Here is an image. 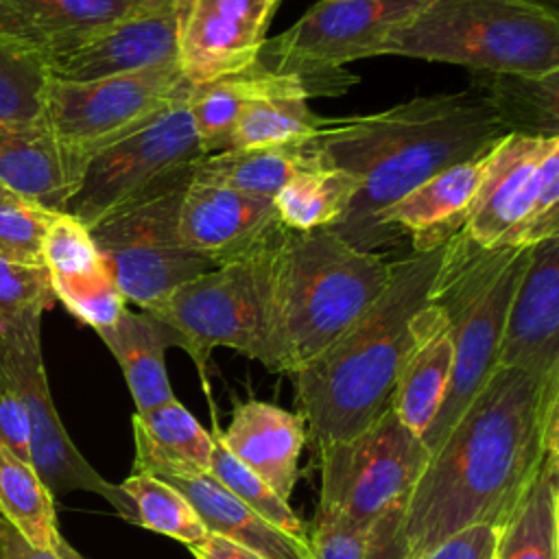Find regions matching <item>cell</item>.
<instances>
[{
  "mask_svg": "<svg viewBox=\"0 0 559 559\" xmlns=\"http://www.w3.org/2000/svg\"><path fill=\"white\" fill-rule=\"evenodd\" d=\"M559 373L498 367L459 415L404 504L408 559L454 533L502 528L548 454L559 452Z\"/></svg>",
  "mask_w": 559,
  "mask_h": 559,
  "instance_id": "6da1fadb",
  "label": "cell"
},
{
  "mask_svg": "<svg viewBox=\"0 0 559 559\" xmlns=\"http://www.w3.org/2000/svg\"><path fill=\"white\" fill-rule=\"evenodd\" d=\"M507 131L474 90L415 96L378 114L334 120L314 140L321 166L343 168L360 190L332 229L360 251L389 247L380 216L448 166L485 155Z\"/></svg>",
  "mask_w": 559,
  "mask_h": 559,
  "instance_id": "7a4b0ae2",
  "label": "cell"
},
{
  "mask_svg": "<svg viewBox=\"0 0 559 559\" xmlns=\"http://www.w3.org/2000/svg\"><path fill=\"white\" fill-rule=\"evenodd\" d=\"M441 253L443 247H437L393 260L380 297L293 373L295 400L317 448L358 435L389 408L413 341V321L430 301Z\"/></svg>",
  "mask_w": 559,
  "mask_h": 559,
  "instance_id": "3957f363",
  "label": "cell"
},
{
  "mask_svg": "<svg viewBox=\"0 0 559 559\" xmlns=\"http://www.w3.org/2000/svg\"><path fill=\"white\" fill-rule=\"evenodd\" d=\"M391 262L321 227H284L273 253L269 371L295 373L386 288Z\"/></svg>",
  "mask_w": 559,
  "mask_h": 559,
  "instance_id": "277c9868",
  "label": "cell"
},
{
  "mask_svg": "<svg viewBox=\"0 0 559 559\" xmlns=\"http://www.w3.org/2000/svg\"><path fill=\"white\" fill-rule=\"evenodd\" d=\"M528 249L480 247L463 231L443 245L430 301L450 321L454 360L443 404L421 435L428 452L443 441L459 415L498 369L509 301L526 266Z\"/></svg>",
  "mask_w": 559,
  "mask_h": 559,
  "instance_id": "5b68a950",
  "label": "cell"
},
{
  "mask_svg": "<svg viewBox=\"0 0 559 559\" xmlns=\"http://www.w3.org/2000/svg\"><path fill=\"white\" fill-rule=\"evenodd\" d=\"M465 66L472 72L546 74L559 70L555 0H428L386 37L380 57Z\"/></svg>",
  "mask_w": 559,
  "mask_h": 559,
  "instance_id": "8992f818",
  "label": "cell"
},
{
  "mask_svg": "<svg viewBox=\"0 0 559 559\" xmlns=\"http://www.w3.org/2000/svg\"><path fill=\"white\" fill-rule=\"evenodd\" d=\"M282 229L258 251L214 266L146 308L175 332L179 347L194 360L207 397V362L216 347L236 349L269 367L271 273Z\"/></svg>",
  "mask_w": 559,
  "mask_h": 559,
  "instance_id": "52a82bcc",
  "label": "cell"
},
{
  "mask_svg": "<svg viewBox=\"0 0 559 559\" xmlns=\"http://www.w3.org/2000/svg\"><path fill=\"white\" fill-rule=\"evenodd\" d=\"M190 179L192 164L181 166L90 227L120 295L140 310L214 269L179 238V207Z\"/></svg>",
  "mask_w": 559,
  "mask_h": 559,
  "instance_id": "ba28073f",
  "label": "cell"
},
{
  "mask_svg": "<svg viewBox=\"0 0 559 559\" xmlns=\"http://www.w3.org/2000/svg\"><path fill=\"white\" fill-rule=\"evenodd\" d=\"M428 0H317L293 26L264 41L260 61L304 79L310 96L338 94L356 76L352 61L380 57L389 35L415 20Z\"/></svg>",
  "mask_w": 559,
  "mask_h": 559,
  "instance_id": "9c48e42d",
  "label": "cell"
},
{
  "mask_svg": "<svg viewBox=\"0 0 559 559\" xmlns=\"http://www.w3.org/2000/svg\"><path fill=\"white\" fill-rule=\"evenodd\" d=\"M0 386L13 391L28 417L31 465L52 496L87 491L135 524V509L120 485L103 478L66 432L48 386L41 352V312L0 330Z\"/></svg>",
  "mask_w": 559,
  "mask_h": 559,
  "instance_id": "30bf717a",
  "label": "cell"
},
{
  "mask_svg": "<svg viewBox=\"0 0 559 559\" xmlns=\"http://www.w3.org/2000/svg\"><path fill=\"white\" fill-rule=\"evenodd\" d=\"M319 450V509L369 528L386 509L406 504L430 452L391 406L358 435Z\"/></svg>",
  "mask_w": 559,
  "mask_h": 559,
  "instance_id": "8fae6325",
  "label": "cell"
},
{
  "mask_svg": "<svg viewBox=\"0 0 559 559\" xmlns=\"http://www.w3.org/2000/svg\"><path fill=\"white\" fill-rule=\"evenodd\" d=\"M190 90L177 61L94 81L50 79L41 122L57 138L94 157L148 124Z\"/></svg>",
  "mask_w": 559,
  "mask_h": 559,
  "instance_id": "7c38bea8",
  "label": "cell"
},
{
  "mask_svg": "<svg viewBox=\"0 0 559 559\" xmlns=\"http://www.w3.org/2000/svg\"><path fill=\"white\" fill-rule=\"evenodd\" d=\"M188 96L142 129L98 151L63 212L90 229L177 168L194 164L203 151L188 111Z\"/></svg>",
  "mask_w": 559,
  "mask_h": 559,
  "instance_id": "4fadbf2b",
  "label": "cell"
},
{
  "mask_svg": "<svg viewBox=\"0 0 559 559\" xmlns=\"http://www.w3.org/2000/svg\"><path fill=\"white\" fill-rule=\"evenodd\" d=\"M550 192H559V138L507 133L487 153L463 234L480 247H511L535 203Z\"/></svg>",
  "mask_w": 559,
  "mask_h": 559,
  "instance_id": "5bb4252c",
  "label": "cell"
},
{
  "mask_svg": "<svg viewBox=\"0 0 559 559\" xmlns=\"http://www.w3.org/2000/svg\"><path fill=\"white\" fill-rule=\"evenodd\" d=\"M282 0H173L177 66L190 85L236 74L260 59Z\"/></svg>",
  "mask_w": 559,
  "mask_h": 559,
  "instance_id": "9a60e30c",
  "label": "cell"
},
{
  "mask_svg": "<svg viewBox=\"0 0 559 559\" xmlns=\"http://www.w3.org/2000/svg\"><path fill=\"white\" fill-rule=\"evenodd\" d=\"M284 225L273 199L190 179L179 207L181 242L214 266L271 242Z\"/></svg>",
  "mask_w": 559,
  "mask_h": 559,
  "instance_id": "2e32d148",
  "label": "cell"
},
{
  "mask_svg": "<svg viewBox=\"0 0 559 559\" xmlns=\"http://www.w3.org/2000/svg\"><path fill=\"white\" fill-rule=\"evenodd\" d=\"M498 367L559 373V238L528 249L509 301Z\"/></svg>",
  "mask_w": 559,
  "mask_h": 559,
  "instance_id": "e0dca14e",
  "label": "cell"
},
{
  "mask_svg": "<svg viewBox=\"0 0 559 559\" xmlns=\"http://www.w3.org/2000/svg\"><path fill=\"white\" fill-rule=\"evenodd\" d=\"M177 61L173 0L118 20L46 59L50 79L94 81Z\"/></svg>",
  "mask_w": 559,
  "mask_h": 559,
  "instance_id": "ac0fdd59",
  "label": "cell"
},
{
  "mask_svg": "<svg viewBox=\"0 0 559 559\" xmlns=\"http://www.w3.org/2000/svg\"><path fill=\"white\" fill-rule=\"evenodd\" d=\"M41 260L55 299L94 332L111 325L127 308L90 229L74 216L66 212L52 216Z\"/></svg>",
  "mask_w": 559,
  "mask_h": 559,
  "instance_id": "d6986e66",
  "label": "cell"
},
{
  "mask_svg": "<svg viewBox=\"0 0 559 559\" xmlns=\"http://www.w3.org/2000/svg\"><path fill=\"white\" fill-rule=\"evenodd\" d=\"M90 159L44 122H0V186L48 212L66 210Z\"/></svg>",
  "mask_w": 559,
  "mask_h": 559,
  "instance_id": "ffe728a7",
  "label": "cell"
},
{
  "mask_svg": "<svg viewBox=\"0 0 559 559\" xmlns=\"http://www.w3.org/2000/svg\"><path fill=\"white\" fill-rule=\"evenodd\" d=\"M487 153L443 168L389 205L380 216L389 247L411 236L413 251H430L463 231L483 181Z\"/></svg>",
  "mask_w": 559,
  "mask_h": 559,
  "instance_id": "44dd1931",
  "label": "cell"
},
{
  "mask_svg": "<svg viewBox=\"0 0 559 559\" xmlns=\"http://www.w3.org/2000/svg\"><path fill=\"white\" fill-rule=\"evenodd\" d=\"M214 428L225 450L260 476L280 498L290 500L299 476V456L308 437L301 413L271 402L247 400L231 408L229 426Z\"/></svg>",
  "mask_w": 559,
  "mask_h": 559,
  "instance_id": "7402d4cb",
  "label": "cell"
},
{
  "mask_svg": "<svg viewBox=\"0 0 559 559\" xmlns=\"http://www.w3.org/2000/svg\"><path fill=\"white\" fill-rule=\"evenodd\" d=\"M146 9L155 7L138 0H0V39L46 61Z\"/></svg>",
  "mask_w": 559,
  "mask_h": 559,
  "instance_id": "603a6c76",
  "label": "cell"
},
{
  "mask_svg": "<svg viewBox=\"0 0 559 559\" xmlns=\"http://www.w3.org/2000/svg\"><path fill=\"white\" fill-rule=\"evenodd\" d=\"M452 360L450 321L437 304L428 301L413 321V341L402 358L389 404L397 419L419 437L443 404Z\"/></svg>",
  "mask_w": 559,
  "mask_h": 559,
  "instance_id": "cb8c5ba5",
  "label": "cell"
},
{
  "mask_svg": "<svg viewBox=\"0 0 559 559\" xmlns=\"http://www.w3.org/2000/svg\"><path fill=\"white\" fill-rule=\"evenodd\" d=\"M271 96L310 98V92L301 76L275 72L260 59L236 74L192 85L188 96V111L203 155L225 151L229 133L242 109L253 100Z\"/></svg>",
  "mask_w": 559,
  "mask_h": 559,
  "instance_id": "d4e9b609",
  "label": "cell"
},
{
  "mask_svg": "<svg viewBox=\"0 0 559 559\" xmlns=\"http://www.w3.org/2000/svg\"><path fill=\"white\" fill-rule=\"evenodd\" d=\"M159 480L175 487L192 504L207 533L236 542L264 559H314L310 542H301L266 522L212 474L168 476Z\"/></svg>",
  "mask_w": 559,
  "mask_h": 559,
  "instance_id": "484cf974",
  "label": "cell"
},
{
  "mask_svg": "<svg viewBox=\"0 0 559 559\" xmlns=\"http://www.w3.org/2000/svg\"><path fill=\"white\" fill-rule=\"evenodd\" d=\"M96 334L120 365L135 413L175 400L166 373V349L179 347V341L166 323L146 310L124 308L111 325L96 330Z\"/></svg>",
  "mask_w": 559,
  "mask_h": 559,
  "instance_id": "4316f807",
  "label": "cell"
},
{
  "mask_svg": "<svg viewBox=\"0 0 559 559\" xmlns=\"http://www.w3.org/2000/svg\"><path fill=\"white\" fill-rule=\"evenodd\" d=\"M133 472L155 478L194 476L210 472L212 435L175 397L153 411L135 413Z\"/></svg>",
  "mask_w": 559,
  "mask_h": 559,
  "instance_id": "83f0119b",
  "label": "cell"
},
{
  "mask_svg": "<svg viewBox=\"0 0 559 559\" xmlns=\"http://www.w3.org/2000/svg\"><path fill=\"white\" fill-rule=\"evenodd\" d=\"M476 96L507 133L559 138V70L546 74L472 72Z\"/></svg>",
  "mask_w": 559,
  "mask_h": 559,
  "instance_id": "f1b7e54d",
  "label": "cell"
},
{
  "mask_svg": "<svg viewBox=\"0 0 559 559\" xmlns=\"http://www.w3.org/2000/svg\"><path fill=\"white\" fill-rule=\"evenodd\" d=\"M314 166L321 164L310 142L288 146L225 148L201 155L192 164V179L273 199L293 175Z\"/></svg>",
  "mask_w": 559,
  "mask_h": 559,
  "instance_id": "f546056e",
  "label": "cell"
},
{
  "mask_svg": "<svg viewBox=\"0 0 559 559\" xmlns=\"http://www.w3.org/2000/svg\"><path fill=\"white\" fill-rule=\"evenodd\" d=\"M493 559H559V452L546 456L528 491L498 531Z\"/></svg>",
  "mask_w": 559,
  "mask_h": 559,
  "instance_id": "4dcf8cb0",
  "label": "cell"
},
{
  "mask_svg": "<svg viewBox=\"0 0 559 559\" xmlns=\"http://www.w3.org/2000/svg\"><path fill=\"white\" fill-rule=\"evenodd\" d=\"M360 190V179L343 168L314 166L293 175L273 197L280 223L295 231L332 227Z\"/></svg>",
  "mask_w": 559,
  "mask_h": 559,
  "instance_id": "1f68e13d",
  "label": "cell"
},
{
  "mask_svg": "<svg viewBox=\"0 0 559 559\" xmlns=\"http://www.w3.org/2000/svg\"><path fill=\"white\" fill-rule=\"evenodd\" d=\"M0 515L37 548L55 550L61 537L55 496L35 467L0 445Z\"/></svg>",
  "mask_w": 559,
  "mask_h": 559,
  "instance_id": "d6a6232c",
  "label": "cell"
},
{
  "mask_svg": "<svg viewBox=\"0 0 559 559\" xmlns=\"http://www.w3.org/2000/svg\"><path fill=\"white\" fill-rule=\"evenodd\" d=\"M334 118H321L306 96H271L249 103L238 116L227 148L288 146L314 140Z\"/></svg>",
  "mask_w": 559,
  "mask_h": 559,
  "instance_id": "836d02e7",
  "label": "cell"
},
{
  "mask_svg": "<svg viewBox=\"0 0 559 559\" xmlns=\"http://www.w3.org/2000/svg\"><path fill=\"white\" fill-rule=\"evenodd\" d=\"M120 489L135 509L138 526L173 537L183 546H192L207 535L192 504L168 483L144 472H133L120 483Z\"/></svg>",
  "mask_w": 559,
  "mask_h": 559,
  "instance_id": "e575fe53",
  "label": "cell"
},
{
  "mask_svg": "<svg viewBox=\"0 0 559 559\" xmlns=\"http://www.w3.org/2000/svg\"><path fill=\"white\" fill-rule=\"evenodd\" d=\"M210 435H212L214 448H212V461H210L207 474H212L225 489H229L240 502H245L249 509H253L266 522H271L280 531H284L301 542H308L306 524L290 509L288 500L280 498L260 476H255L249 467H245L238 459H234L221 443L214 426H212Z\"/></svg>",
  "mask_w": 559,
  "mask_h": 559,
  "instance_id": "d590c367",
  "label": "cell"
},
{
  "mask_svg": "<svg viewBox=\"0 0 559 559\" xmlns=\"http://www.w3.org/2000/svg\"><path fill=\"white\" fill-rule=\"evenodd\" d=\"M48 81L50 74L39 55L0 39V122H41Z\"/></svg>",
  "mask_w": 559,
  "mask_h": 559,
  "instance_id": "8d00e7d4",
  "label": "cell"
},
{
  "mask_svg": "<svg viewBox=\"0 0 559 559\" xmlns=\"http://www.w3.org/2000/svg\"><path fill=\"white\" fill-rule=\"evenodd\" d=\"M55 214L0 186V258L44 264V238Z\"/></svg>",
  "mask_w": 559,
  "mask_h": 559,
  "instance_id": "74e56055",
  "label": "cell"
},
{
  "mask_svg": "<svg viewBox=\"0 0 559 559\" xmlns=\"http://www.w3.org/2000/svg\"><path fill=\"white\" fill-rule=\"evenodd\" d=\"M55 301L44 264H20L0 258V330L26 314H44Z\"/></svg>",
  "mask_w": 559,
  "mask_h": 559,
  "instance_id": "f35d334b",
  "label": "cell"
},
{
  "mask_svg": "<svg viewBox=\"0 0 559 559\" xmlns=\"http://www.w3.org/2000/svg\"><path fill=\"white\" fill-rule=\"evenodd\" d=\"M365 539L367 528L334 511L317 509L312 533L308 535L314 559H362Z\"/></svg>",
  "mask_w": 559,
  "mask_h": 559,
  "instance_id": "ab89813d",
  "label": "cell"
},
{
  "mask_svg": "<svg viewBox=\"0 0 559 559\" xmlns=\"http://www.w3.org/2000/svg\"><path fill=\"white\" fill-rule=\"evenodd\" d=\"M362 559H408L404 537V504L386 509L367 528Z\"/></svg>",
  "mask_w": 559,
  "mask_h": 559,
  "instance_id": "60d3db41",
  "label": "cell"
},
{
  "mask_svg": "<svg viewBox=\"0 0 559 559\" xmlns=\"http://www.w3.org/2000/svg\"><path fill=\"white\" fill-rule=\"evenodd\" d=\"M496 542L498 528L476 524L454 533L421 559H493Z\"/></svg>",
  "mask_w": 559,
  "mask_h": 559,
  "instance_id": "b9f144b4",
  "label": "cell"
},
{
  "mask_svg": "<svg viewBox=\"0 0 559 559\" xmlns=\"http://www.w3.org/2000/svg\"><path fill=\"white\" fill-rule=\"evenodd\" d=\"M0 445L31 463V428L20 397L0 386Z\"/></svg>",
  "mask_w": 559,
  "mask_h": 559,
  "instance_id": "7bdbcfd3",
  "label": "cell"
},
{
  "mask_svg": "<svg viewBox=\"0 0 559 559\" xmlns=\"http://www.w3.org/2000/svg\"><path fill=\"white\" fill-rule=\"evenodd\" d=\"M0 559H59L55 550L37 548L0 515Z\"/></svg>",
  "mask_w": 559,
  "mask_h": 559,
  "instance_id": "ee69618b",
  "label": "cell"
},
{
  "mask_svg": "<svg viewBox=\"0 0 559 559\" xmlns=\"http://www.w3.org/2000/svg\"><path fill=\"white\" fill-rule=\"evenodd\" d=\"M188 548L194 559H264L258 552L225 537H218L214 533H207L203 539Z\"/></svg>",
  "mask_w": 559,
  "mask_h": 559,
  "instance_id": "f6af8a7d",
  "label": "cell"
},
{
  "mask_svg": "<svg viewBox=\"0 0 559 559\" xmlns=\"http://www.w3.org/2000/svg\"><path fill=\"white\" fill-rule=\"evenodd\" d=\"M55 552H57V557H59V559H85L76 548H72V546H70V542H66V537H63V535L57 539V544H55Z\"/></svg>",
  "mask_w": 559,
  "mask_h": 559,
  "instance_id": "bcb514c9",
  "label": "cell"
},
{
  "mask_svg": "<svg viewBox=\"0 0 559 559\" xmlns=\"http://www.w3.org/2000/svg\"><path fill=\"white\" fill-rule=\"evenodd\" d=\"M138 2H142V4H146V7H162V4H166L168 0H138Z\"/></svg>",
  "mask_w": 559,
  "mask_h": 559,
  "instance_id": "7dc6e473",
  "label": "cell"
},
{
  "mask_svg": "<svg viewBox=\"0 0 559 559\" xmlns=\"http://www.w3.org/2000/svg\"><path fill=\"white\" fill-rule=\"evenodd\" d=\"M314 2H317V0H314Z\"/></svg>",
  "mask_w": 559,
  "mask_h": 559,
  "instance_id": "c3c4849f",
  "label": "cell"
}]
</instances>
